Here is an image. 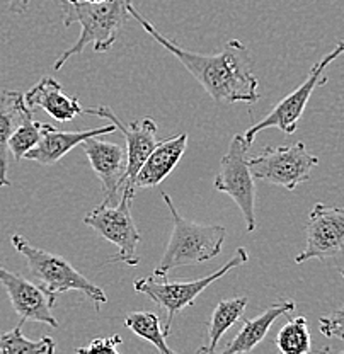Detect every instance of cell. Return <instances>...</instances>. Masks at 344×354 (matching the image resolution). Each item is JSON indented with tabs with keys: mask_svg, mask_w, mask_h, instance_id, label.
Masks as SVG:
<instances>
[{
	"mask_svg": "<svg viewBox=\"0 0 344 354\" xmlns=\"http://www.w3.org/2000/svg\"><path fill=\"white\" fill-rule=\"evenodd\" d=\"M129 17H133L145 32H149L161 46H164L172 57H176L188 72L199 82L206 94L217 102L235 104L246 102L253 104L259 101V80L253 73V58L249 48L239 39H230L224 50L217 55H201L194 51L184 50L174 39L165 38L159 32L138 10L128 6Z\"/></svg>",
	"mask_w": 344,
	"mask_h": 354,
	"instance_id": "1",
	"label": "cell"
},
{
	"mask_svg": "<svg viewBox=\"0 0 344 354\" xmlns=\"http://www.w3.org/2000/svg\"><path fill=\"white\" fill-rule=\"evenodd\" d=\"M132 0H102V2H62L64 12V26H82L79 39L73 46L58 57L53 70L64 68V65L75 55H80L87 46L94 48L96 53H106L111 50L118 38V32L127 24L129 12L128 6Z\"/></svg>",
	"mask_w": 344,
	"mask_h": 354,
	"instance_id": "2",
	"label": "cell"
},
{
	"mask_svg": "<svg viewBox=\"0 0 344 354\" xmlns=\"http://www.w3.org/2000/svg\"><path fill=\"white\" fill-rule=\"evenodd\" d=\"M162 198L172 216V232L161 264L155 268L154 274L168 276L169 271L177 268L201 264L220 256L221 247L227 239L225 227L194 223L183 218L174 206L172 198L168 193L162 194Z\"/></svg>",
	"mask_w": 344,
	"mask_h": 354,
	"instance_id": "3",
	"label": "cell"
},
{
	"mask_svg": "<svg viewBox=\"0 0 344 354\" xmlns=\"http://www.w3.org/2000/svg\"><path fill=\"white\" fill-rule=\"evenodd\" d=\"M10 242L28 263V271L33 281L43 288L50 297L57 298L65 291H80L86 295L87 300L96 305V310H99L102 304L108 301V295L101 288L87 279L82 272L77 271L62 256L31 245L21 234H14Z\"/></svg>",
	"mask_w": 344,
	"mask_h": 354,
	"instance_id": "4",
	"label": "cell"
},
{
	"mask_svg": "<svg viewBox=\"0 0 344 354\" xmlns=\"http://www.w3.org/2000/svg\"><path fill=\"white\" fill-rule=\"evenodd\" d=\"M249 261V254L244 247H239L235 250L234 256L230 257L227 264L221 266L220 269H217L213 274L205 276V278L193 279V281H169L168 276H149V278L136 279L135 291L138 293L147 295L154 304H157L159 307L164 308L168 313V319H165L164 326V334H171L172 320L177 313L183 308L190 307L194 304L196 298L199 297V293L206 290L208 286H212L213 283L218 281L220 278H224L227 272H230L232 269L240 268Z\"/></svg>",
	"mask_w": 344,
	"mask_h": 354,
	"instance_id": "5",
	"label": "cell"
},
{
	"mask_svg": "<svg viewBox=\"0 0 344 354\" xmlns=\"http://www.w3.org/2000/svg\"><path fill=\"white\" fill-rule=\"evenodd\" d=\"M339 57H344V39L336 44L334 50L329 51L323 60H319L312 68H310L309 77H307L305 82H303L300 87L295 88L293 92H290L284 99H281L264 120L253 124L249 130L244 133L242 136L244 140H246L247 145H253L257 133L262 130H268V128H276V130L284 133V135H293V133L297 131L298 121H300L303 111H305V106L307 102H309L310 95L314 94V91H316L317 87H323L325 86V82H327L325 68Z\"/></svg>",
	"mask_w": 344,
	"mask_h": 354,
	"instance_id": "6",
	"label": "cell"
},
{
	"mask_svg": "<svg viewBox=\"0 0 344 354\" xmlns=\"http://www.w3.org/2000/svg\"><path fill=\"white\" fill-rule=\"evenodd\" d=\"M249 145L242 135H234L227 152L220 160L213 187L218 193H224L234 199L239 206L247 232L256 230V186L254 176L249 167Z\"/></svg>",
	"mask_w": 344,
	"mask_h": 354,
	"instance_id": "7",
	"label": "cell"
},
{
	"mask_svg": "<svg viewBox=\"0 0 344 354\" xmlns=\"http://www.w3.org/2000/svg\"><path fill=\"white\" fill-rule=\"evenodd\" d=\"M319 158L309 152L303 142L293 145L266 147L257 157L249 158L254 179L275 184L288 191H295L298 184L309 180Z\"/></svg>",
	"mask_w": 344,
	"mask_h": 354,
	"instance_id": "8",
	"label": "cell"
},
{
	"mask_svg": "<svg viewBox=\"0 0 344 354\" xmlns=\"http://www.w3.org/2000/svg\"><path fill=\"white\" fill-rule=\"evenodd\" d=\"M132 201V194L123 193L116 206L101 203V206L84 216V223L87 227L94 228L102 239L118 247V254L111 257L108 263H123L127 266H136L140 263L136 247L142 241V235H140L132 212H129Z\"/></svg>",
	"mask_w": 344,
	"mask_h": 354,
	"instance_id": "9",
	"label": "cell"
},
{
	"mask_svg": "<svg viewBox=\"0 0 344 354\" xmlns=\"http://www.w3.org/2000/svg\"><path fill=\"white\" fill-rule=\"evenodd\" d=\"M305 249L295 257L302 264L310 259H329L344 252V208L316 203L305 227Z\"/></svg>",
	"mask_w": 344,
	"mask_h": 354,
	"instance_id": "10",
	"label": "cell"
},
{
	"mask_svg": "<svg viewBox=\"0 0 344 354\" xmlns=\"http://www.w3.org/2000/svg\"><path fill=\"white\" fill-rule=\"evenodd\" d=\"M84 114H91V116L105 118L111 121L116 127L118 131H121L125 142H127V153H128V167L127 174H125L123 189L121 194L128 193L135 196V180L138 174L140 167L147 157L152 153V150L157 147V123L152 118H143L140 121H133V123L125 124L109 106H96V108L84 109Z\"/></svg>",
	"mask_w": 344,
	"mask_h": 354,
	"instance_id": "11",
	"label": "cell"
},
{
	"mask_svg": "<svg viewBox=\"0 0 344 354\" xmlns=\"http://www.w3.org/2000/svg\"><path fill=\"white\" fill-rule=\"evenodd\" d=\"M82 149L86 152L92 171L98 176L102 189V203L109 206H116L121 199L125 174L128 167V153L118 143L102 142L98 136L87 138L82 142Z\"/></svg>",
	"mask_w": 344,
	"mask_h": 354,
	"instance_id": "12",
	"label": "cell"
},
{
	"mask_svg": "<svg viewBox=\"0 0 344 354\" xmlns=\"http://www.w3.org/2000/svg\"><path fill=\"white\" fill-rule=\"evenodd\" d=\"M0 283H2L3 290L7 291L12 308L16 310L21 320L46 324L53 329L60 327L58 320L51 313L57 298L50 297L35 281H29V279L0 266Z\"/></svg>",
	"mask_w": 344,
	"mask_h": 354,
	"instance_id": "13",
	"label": "cell"
},
{
	"mask_svg": "<svg viewBox=\"0 0 344 354\" xmlns=\"http://www.w3.org/2000/svg\"><path fill=\"white\" fill-rule=\"evenodd\" d=\"M116 131L113 123L106 127L94 128V130H80V131H60L53 124H44L43 136L35 149L26 153V160L36 162L39 165H53L60 158H64L70 150L75 149L77 145H82L87 138L92 136L111 135Z\"/></svg>",
	"mask_w": 344,
	"mask_h": 354,
	"instance_id": "14",
	"label": "cell"
},
{
	"mask_svg": "<svg viewBox=\"0 0 344 354\" xmlns=\"http://www.w3.org/2000/svg\"><path fill=\"white\" fill-rule=\"evenodd\" d=\"M24 101L29 109L42 108L55 121L69 123L77 116L84 114V108L77 97H72L53 77H43L35 87L24 94Z\"/></svg>",
	"mask_w": 344,
	"mask_h": 354,
	"instance_id": "15",
	"label": "cell"
},
{
	"mask_svg": "<svg viewBox=\"0 0 344 354\" xmlns=\"http://www.w3.org/2000/svg\"><path fill=\"white\" fill-rule=\"evenodd\" d=\"M188 149V133H179V135L165 138L157 143L152 153L143 162L136 174L135 186L136 187H154L164 183L165 177L176 169L179 160L183 158Z\"/></svg>",
	"mask_w": 344,
	"mask_h": 354,
	"instance_id": "16",
	"label": "cell"
},
{
	"mask_svg": "<svg viewBox=\"0 0 344 354\" xmlns=\"http://www.w3.org/2000/svg\"><path fill=\"white\" fill-rule=\"evenodd\" d=\"M33 118V109L28 108L24 94L17 91L0 92V189L9 187V140L12 133Z\"/></svg>",
	"mask_w": 344,
	"mask_h": 354,
	"instance_id": "17",
	"label": "cell"
},
{
	"mask_svg": "<svg viewBox=\"0 0 344 354\" xmlns=\"http://www.w3.org/2000/svg\"><path fill=\"white\" fill-rule=\"evenodd\" d=\"M295 308H297V304L291 298H281V300L271 304L256 319H251L244 322L242 329L237 332L235 337L225 346L224 354H247L249 351H253L259 342L264 341V337L268 335L273 324L281 315H291L295 312Z\"/></svg>",
	"mask_w": 344,
	"mask_h": 354,
	"instance_id": "18",
	"label": "cell"
},
{
	"mask_svg": "<svg viewBox=\"0 0 344 354\" xmlns=\"http://www.w3.org/2000/svg\"><path fill=\"white\" fill-rule=\"evenodd\" d=\"M247 304H249V298L247 297L230 298V300L218 301V305L212 313V319H210L208 322V339H210L208 348L210 349L215 351L221 335L239 322L240 317H242L244 312H246Z\"/></svg>",
	"mask_w": 344,
	"mask_h": 354,
	"instance_id": "19",
	"label": "cell"
},
{
	"mask_svg": "<svg viewBox=\"0 0 344 354\" xmlns=\"http://www.w3.org/2000/svg\"><path fill=\"white\" fill-rule=\"evenodd\" d=\"M275 344L280 354H310L312 339L305 317L288 315V322L276 334Z\"/></svg>",
	"mask_w": 344,
	"mask_h": 354,
	"instance_id": "20",
	"label": "cell"
},
{
	"mask_svg": "<svg viewBox=\"0 0 344 354\" xmlns=\"http://www.w3.org/2000/svg\"><path fill=\"white\" fill-rule=\"evenodd\" d=\"M125 326L133 334L145 339L157 348L161 354H177L168 346V335L164 334V327L161 326V319L154 312H132L125 319Z\"/></svg>",
	"mask_w": 344,
	"mask_h": 354,
	"instance_id": "21",
	"label": "cell"
},
{
	"mask_svg": "<svg viewBox=\"0 0 344 354\" xmlns=\"http://www.w3.org/2000/svg\"><path fill=\"white\" fill-rule=\"evenodd\" d=\"M21 320L12 330L0 334V354H55L57 344L50 335H43L38 341H31L22 334Z\"/></svg>",
	"mask_w": 344,
	"mask_h": 354,
	"instance_id": "22",
	"label": "cell"
},
{
	"mask_svg": "<svg viewBox=\"0 0 344 354\" xmlns=\"http://www.w3.org/2000/svg\"><path fill=\"white\" fill-rule=\"evenodd\" d=\"M44 124L46 123H39V121H35L33 118H29V120H26L12 133V136L9 140V152L12 153L14 160L21 162L29 150L38 145L43 136Z\"/></svg>",
	"mask_w": 344,
	"mask_h": 354,
	"instance_id": "23",
	"label": "cell"
},
{
	"mask_svg": "<svg viewBox=\"0 0 344 354\" xmlns=\"http://www.w3.org/2000/svg\"><path fill=\"white\" fill-rule=\"evenodd\" d=\"M319 330L325 337L339 339L344 341V305L327 317H320Z\"/></svg>",
	"mask_w": 344,
	"mask_h": 354,
	"instance_id": "24",
	"label": "cell"
},
{
	"mask_svg": "<svg viewBox=\"0 0 344 354\" xmlns=\"http://www.w3.org/2000/svg\"><path fill=\"white\" fill-rule=\"evenodd\" d=\"M121 337L118 334L111 337H96L86 346V348L77 349V354H120L118 346L121 344Z\"/></svg>",
	"mask_w": 344,
	"mask_h": 354,
	"instance_id": "25",
	"label": "cell"
},
{
	"mask_svg": "<svg viewBox=\"0 0 344 354\" xmlns=\"http://www.w3.org/2000/svg\"><path fill=\"white\" fill-rule=\"evenodd\" d=\"M31 0H9V10L12 14H24L29 9Z\"/></svg>",
	"mask_w": 344,
	"mask_h": 354,
	"instance_id": "26",
	"label": "cell"
},
{
	"mask_svg": "<svg viewBox=\"0 0 344 354\" xmlns=\"http://www.w3.org/2000/svg\"><path fill=\"white\" fill-rule=\"evenodd\" d=\"M196 354H218V353L213 351V349H210L208 346H205V348H199L198 351H196ZM220 354H224V353H220Z\"/></svg>",
	"mask_w": 344,
	"mask_h": 354,
	"instance_id": "27",
	"label": "cell"
},
{
	"mask_svg": "<svg viewBox=\"0 0 344 354\" xmlns=\"http://www.w3.org/2000/svg\"><path fill=\"white\" fill-rule=\"evenodd\" d=\"M329 351H331L329 348H323V349H319V351H317V354H327Z\"/></svg>",
	"mask_w": 344,
	"mask_h": 354,
	"instance_id": "28",
	"label": "cell"
},
{
	"mask_svg": "<svg viewBox=\"0 0 344 354\" xmlns=\"http://www.w3.org/2000/svg\"><path fill=\"white\" fill-rule=\"evenodd\" d=\"M84 2H102V0H84Z\"/></svg>",
	"mask_w": 344,
	"mask_h": 354,
	"instance_id": "29",
	"label": "cell"
},
{
	"mask_svg": "<svg viewBox=\"0 0 344 354\" xmlns=\"http://www.w3.org/2000/svg\"><path fill=\"white\" fill-rule=\"evenodd\" d=\"M339 272H341V276L344 278V268H343V269H339Z\"/></svg>",
	"mask_w": 344,
	"mask_h": 354,
	"instance_id": "30",
	"label": "cell"
},
{
	"mask_svg": "<svg viewBox=\"0 0 344 354\" xmlns=\"http://www.w3.org/2000/svg\"><path fill=\"white\" fill-rule=\"evenodd\" d=\"M69 2H79V0H69Z\"/></svg>",
	"mask_w": 344,
	"mask_h": 354,
	"instance_id": "31",
	"label": "cell"
},
{
	"mask_svg": "<svg viewBox=\"0 0 344 354\" xmlns=\"http://www.w3.org/2000/svg\"><path fill=\"white\" fill-rule=\"evenodd\" d=\"M339 354H344V349H343V351H341V353H339Z\"/></svg>",
	"mask_w": 344,
	"mask_h": 354,
	"instance_id": "32",
	"label": "cell"
}]
</instances>
